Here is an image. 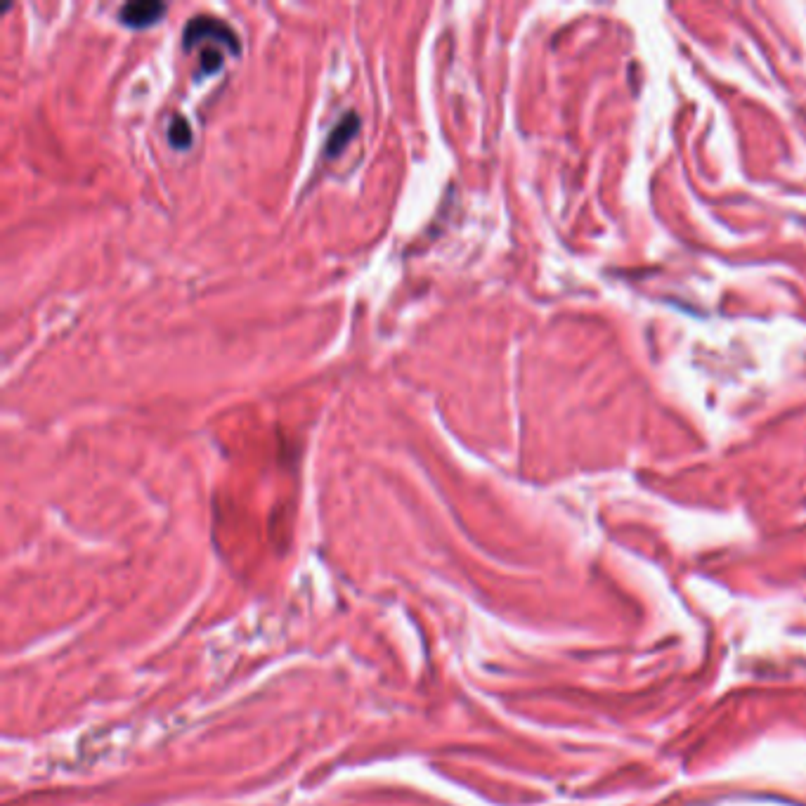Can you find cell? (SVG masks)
Masks as SVG:
<instances>
[{
	"label": "cell",
	"mask_w": 806,
	"mask_h": 806,
	"mask_svg": "<svg viewBox=\"0 0 806 806\" xmlns=\"http://www.w3.org/2000/svg\"><path fill=\"white\" fill-rule=\"evenodd\" d=\"M201 45H220L230 55L242 52L237 31L225 19L213 15H194L182 29V48H185V52L197 50Z\"/></svg>",
	"instance_id": "1"
},
{
	"label": "cell",
	"mask_w": 806,
	"mask_h": 806,
	"mask_svg": "<svg viewBox=\"0 0 806 806\" xmlns=\"http://www.w3.org/2000/svg\"><path fill=\"white\" fill-rule=\"evenodd\" d=\"M360 116L355 112H346L341 116V119L336 121V126L331 128V133L327 135V142H324V154L329 156V159H334L346 149L350 142L355 140V135L360 133Z\"/></svg>",
	"instance_id": "3"
},
{
	"label": "cell",
	"mask_w": 806,
	"mask_h": 806,
	"mask_svg": "<svg viewBox=\"0 0 806 806\" xmlns=\"http://www.w3.org/2000/svg\"><path fill=\"white\" fill-rule=\"evenodd\" d=\"M168 5L161 0H128L119 8V22L128 29H147L166 15Z\"/></svg>",
	"instance_id": "2"
},
{
	"label": "cell",
	"mask_w": 806,
	"mask_h": 806,
	"mask_svg": "<svg viewBox=\"0 0 806 806\" xmlns=\"http://www.w3.org/2000/svg\"><path fill=\"white\" fill-rule=\"evenodd\" d=\"M168 140L175 149H187L192 145V128L190 121L182 114H175L171 123H168Z\"/></svg>",
	"instance_id": "4"
}]
</instances>
